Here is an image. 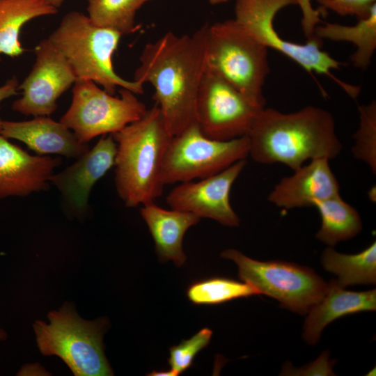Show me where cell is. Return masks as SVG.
<instances>
[{
    "label": "cell",
    "mask_w": 376,
    "mask_h": 376,
    "mask_svg": "<svg viewBox=\"0 0 376 376\" xmlns=\"http://www.w3.org/2000/svg\"><path fill=\"white\" fill-rule=\"evenodd\" d=\"M246 165V159L198 182L180 183L166 196L171 209L189 212L213 219L228 227H237L240 219L230 202L233 185Z\"/></svg>",
    "instance_id": "13"
},
{
    "label": "cell",
    "mask_w": 376,
    "mask_h": 376,
    "mask_svg": "<svg viewBox=\"0 0 376 376\" xmlns=\"http://www.w3.org/2000/svg\"><path fill=\"white\" fill-rule=\"evenodd\" d=\"M153 0H87V11L95 25L109 28L120 34L135 31L136 11L146 3Z\"/></svg>",
    "instance_id": "25"
},
{
    "label": "cell",
    "mask_w": 376,
    "mask_h": 376,
    "mask_svg": "<svg viewBox=\"0 0 376 376\" xmlns=\"http://www.w3.org/2000/svg\"><path fill=\"white\" fill-rule=\"evenodd\" d=\"M323 9H329L337 14L354 15L359 19L368 16L371 8L376 3V0H317ZM302 13L301 21L312 23L319 17V10L313 8L311 0H296Z\"/></svg>",
    "instance_id": "27"
},
{
    "label": "cell",
    "mask_w": 376,
    "mask_h": 376,
    "mask_svg": "<svg viewBox=\"0 0 376 376\" xmlns=\"http://www.w3.org/2000/svg\"><path fill=\"white\" fill-rule=\"evenodd\" d=\"M293 4H296V0H237L235 19L267 48L283 54L309 73L315 72L329 77L352 98H357L361 88L333 75L331 70H338L343 63L321 49L322 40L315 37L305 44H297L284 40L275 30L274 19L277 13Z\"/></svg>",
    "instance_id": "8"
},
{
    "label": "cell",
    "mask_w": 376,
    "mask_h": 376,
    "mask_svg": "<svg viewBox=\"0 0 376 376\" xmlns=\"http://www.w3.org/2000/svg\"><path fill=\"white\" fill-rule=\"evenodd\" d=\"M249 154L248 136L212 139L195 123L172 137L163 161L162 181L165 185L205 178L246 159Z\"/></svg>",
    "instance_id": "9"
},
{
    "label": "cell",
    "mask_w": 376,
    "mask_h": 376,
    "mask_svg": "<svg viewBox=\"0 0 376 376\" xmlns=\"http://www.w3.org/2000/svg\"><path fill=\"white\" fill-rule=\"evenodd\" d=\"M325 158L315 159L283 178L267 196L279 207L294 209L313 206L317 201L340 194V185Z\"/></svg>",
    "instance_id": "15"
},
{
    "label": "cell",
    "mask_w": 376,
    "mask_h": 376,
    "mask_svg": "<svg viewBox=\"0 0 376 376\" xmlns=\"http://www.w3.org/2000/svg\"><path fill=\"white\" fill-rule=\"evenodd\" d=\"M314 35L320 40L353 43L357 49L351 56V61L358 68L367 69L376 49V3L373 6L368 16L358 19L356 24L325 23L315 27Z\"/></svg>",
    "instance_id": "21"
},
{
    "label": "cell",
    "mask_w": 376,
    "mask_h": 376,
    "mask_svg": "<svg viewBox=\"0 0 376 376\" xmlns=\"http://www.w3.org/2000/svg\"><path fill=\"white\" fill-rule=\"evenodd\" d=\"M57 12L47 0H0V62L1 55L15 58L26 51L19 40L24 25Z\"/></svg>",
    "instance_id": "20"
},
{
    "label": "cell",
    "mask_w": 376,
    "mask_h": 376,
    "mask_svg": "<svg viewBox=\"0 0 376 376\" xmlns=\"http://www.w3.org/2000/svg\"><path fill=\"white\" fill-rule=\"evenodd\" d=\"M247 136L255 162L281 163L293 171L307 160L332 159L342 150L331 113L312 105L291 113L265 107Z\"/></svg>",
    "instance_id": "2"
},
{
    "label": "cell",
    "mask_w": 376,
    "mask_h": 376,
    "mask_svg": "<svg viewBox=\"0 0 376 376\" xmlns=\"http://www.w3.org/2000/svg\"><path fill=\"white\" fill-rule=\"evenodd\" d=\"M186 295L195 305H216L233 299L259 295L251 285L226 277L214 276L191 283Z\"/></svg>",
    "instance_id": "24"
},
{
    "label": "cell",
    "mask_w": 376,
    "mask_h": 376,
    "mask_svg": "<svg viewBox=\"0 0 376 376\" xmlns=\"http://www.w3.org/2000/svg\"><path fill=\"white\" fill-rule=\"evenodd\" d=\"M207 25L191 35L167 32L146 44L139 57L134 81L150 84L172 136L196 123V105L205 72Z\"/></svg>",
    "instance_id": "1"
},
{
    "label": "cell",
    "mask_w": 376,
    "mask_h": 376,
    "mask_svg": "<svg viewBox=\"0 0 376 376\" xmlns=\"http://www.w3.org/2000/svg\"><path fill=\"white\" fill-rule=\"evenodd\" d=\"M61 159L32 156L0 134V198L47 189Z\"/></svg>",
    "instance_id": "16"
},
{
    "label": "cell",
    "mask_w": 376,
    "mask_h": 376,
    "mask_svg": "<svg viewBox=\"0 0 376 376\" xmlns=\"http://www.w3.org/2000/svg\"><path fill=\"white\" fill-rule=\"evenodd\" d=\"M8 338L7 333L2 329L0 328V341L5 340Z\"/></svg>",
    "instance_id": "33"
},
{
    "label": "cell",
    "mask_w": 376,
    "mask_h": 376,
    "mask_svg": "<svg viewBox=\"0 0 376 376\" xmlns=\"http://www.w3.org/2000/svg\"><path fill=\"white\" fill-rule=\"evenodd\" d=\"M376 309L375 289L354 292L345 290L331 280L322 299L307 313L303 337L309 345H315L327 325L348 314Z\"/></svg>",
    "instance_id": "19"
},
{
    "label": "cell",
    "mask_w": 376,
    "mask_h": 376,
    "mask_svg": "<svg viewBox=\"0 0 376 376\" xmlns=\"http://www.w3.org/2000/svg\"><path fill=\"white\" fill-rule=\"evenodd\" d=\"M116 149L112 134H104L72 165L52 174L49 182L57 187L71 208L84 211L93 187L114 166Z\"/></svg>",
    "instance_id": "14"
},
{
    "label": "cell",
    "mask_w": 376,
    "mask_h": 376,
    "mask_svg": "<svg viewBox=\"0 0 376 376\" xmlns=\"http://www.w3.org/2000/svg\"><path fill=\"white\" fill-rule=\"evenodd\" d=\"M212 336L210 329L203 328L189 339L171 347L168 359L171 369L179 375L189 368L196 355L209 345Z\"/></svg>",
    "instance_id": "28"
},
{
    "label": "cell",
    "mask_w": 376,
    "mask_h": 376,
    "mask_svg": "<svg viewBox=\"0 0 376 376\" xmlns=\"http://www.w3.org/2000/svg\"><path fill=\"white\" fill-rule=\"evenodd\" d=\"M359 125L353 136L352 152L357 159L365 162L376 173V102L375 100L358 106Z\"/></svg>",
    "instance_id": "26"
},
{
    "label": "cell",
    "mask_w": 376,
    "mask_h": 376,
    "mask_svg": "<svg viewBox=\"0 0 376 376\" xmlns=\"http://www.w3.org/2000/svg\"><path fill=\"white\" fill-rule=\"evenodd\" d=\"M321 217V226L316 238L334 246L338 242L350 240L362 230L358 211L339 195L314 203Z\"/></svg>",
    "instance_id": "23"
},
{
    "label": "cell",
    "mask_w": 376,
    "mask_h": 376,
    "mask_svg": "<svg viewBox=\"0 0 376 376\" xmlns=\"http://www.w3.org/2000/svg\"><path fill=\"white\" fill-rule=\"evenodd\" d=\"M321 264L337 276L335 281L341 288L375 284L376 243L355 254L339 253L329 246L322 253Z\"/></svg>",
    "instance_id": "22"
},
{
    "label": "cell",
    "mask_w": 376,
    "mask_h": 376,
    "mask_svg": "<svg viewBox=\"0 0 376 376\" xmlns=\"http://www.w3.org/2000/svg\"><path fill=\"white\" fill-rule=\"evenodd\" d=\"M147 110L132 91L122 88L114 97L90 80L77 79L72 100L60 122L86 143L92 139L113 134L139 120Z\"/></svg>",
    "instance_id": "10"
},
{
    "label": "cell",
    "mask_w": 376,
    "mask_h": 376,
    "mask_svg": "<svg viewBox=\"0 0 376 376\" xmlns=\"http://www.w3.org/2000/svg\"><path fill=\"white\" fill-rule=\"evenodd\" d=\"M205 70L229 83L254 105L265 107L268 48L235 19L207 25Z\"/></svg>",
    "instance_id": "6"
},
{
    "label": "cell",
    "mask_w": 376,
    "mask_h": 376,
    "mask_svg": "<svg viewBox=\"0 0 376 376\" xmlns=\"http://www.w3.org/2000/svg\"><path fill=\"white\" fill-rule=\"evenodd\" d=\"M19 81L16 76H13L4 84L0 86V103L16 95L18 90Z\"/></svg>",
    "instance_id": "30"
},
{
    "label": "cell",
    "mask_w": 376,
    "mask_h": 376,
    "mask_svg": "<svg viewBox=\"0 0 376 376\" xmlns=\"http://www.w3.org/2000/svg\"><path fill=\"white\" fill-rule=\"evenodd\" d=\"M228 1H229V0H208L210 3H211L212 5L223 3H225V2Z\"/></svg>",
    "instance_id": "34"
},
{
    "label": "cell",
    "mask_w": 376,
    "mask_h": 376,
    "mask_svg": "<svg viewBox=\"0 0 376 376\" xmlns=\"http://www.w3.org/2000/svg\"><path fill=\"white\" fill-rule=\"evenodd\" d=\"M53 6L58 8L65 0H47Z\"/></svg>",
    "instance_id": "32"
},
{
    "label": "cell",
    "mask_w": 376,
    "mask_h": 376,
    "mask_svg": "<svg viewBox=\"0 0 376 376\" xmlns=\"http://www.w3.org/2000/svg\"><path fill=\"white\" fill-rule=\"evenodd\" d=\"M116 143L115 184L125 206L155 202L163 192L162 169L172 139L155 104L137 120L111 134Z\"/></svg>",
    "instance_id": "3"
},
{
    "label": "cell",
    "mask_w": 376,
    "mask_h": 376,
    "mask_svg": "<svg viewBox=\"0 0 376 376\" xmlns=\"http://www.w3.org/2000/svg\"><path fill=\"white\" fill-rule=\"evenodd\" d=\"M141 215L152 237L159 260H172L177 267L182 266L187 260L182 247L184 235L201 218L189 212L164 209L155 202L143 205Z\"/></svg>",
    "instance_id": "18"
},
{
    "label": "cell",
    "mask_w": 376,
    "mask_h": 376,
    "mask_svg": "<svg viewBox=\"0 0 376 376\" xmlns=\"http://www.w3.org/2000/svg\"><path fill=\"white\" fill-rule=\"evenodd\" d=\"M221 256L235 262L240 279L259 295L271 297L301 315L307 314L328 288V283L308 267L281 260L260 261L234 249L223 251Z\"/></svg>",
    "instance_id": "7"
},
{
    "label": "cell",
    "mask_w": 376,
    "mask_h": 376,
    "mask_svg": "<svg viewBox=\"0 0 376 376\" xmlns=\"http://www.w3.org/2000/svg\"><path fill=\"white\" fill-rule=\"evenodd\" d=\"M329 352H323L319 358L313 363L310 364L306 368H300L297 370L292 369L291 371H285V373L290 375H334L332 370L333 361L329 359Z\"/></svg>",
    "instance_id": "29"
},
{
    "label": "cell",
    "mask_w": 376,
    "mask_h": 376,
    "mask_svg": "<svg viewBox=\"0 0 376 376\" xmlns=\"http://www.w3.org/2000/svg\"><path fill=\"white\" fill-rule=\"evenodd\" d=\"M263 109L229 83L205 70L196 105V123L205 136L228 141L247 136Z\"/></svg>",
    "instance_id": "11"
},
{
    "label": "cell",
    "mask_w": 376,
    "mask_h": 376,
    "mask_svg": "<svg viewBox=\"0 0 376 376\" xmlns=\"http://www.w3.org/2000/svg\"><path fill=\"white\" fill-rule=\"evenodd\" d=\"M35 56L30 72L18 86L22 97L13 102L12 109L25 116H48L56 111L57 100L77 78L47 38L36 46Z\"/></svg>",
    "instance_id": "12"
},
{
    "label": "cell",
    "mask_w": 376,
    "mask_h": 376,
    "mask_svg": "<svg viewBox=\"0 0 376 376\" xmlns=\"http://www.w3.org/2000/svg\"><path fill=\"white\" fill-rule=\"evenodd\" d=\"M47 318L48 324L38 320L33 324L42 355L58 357L75 376L113 375L103 343L109 325L107 318L86 320L72 303L65 301L49 312Z\"/></svg>",
    "instance_id": "5"
},
{
    "label": "cell",
    "mask_w": 376,
    "mask_h": 376,
    "mask_svg": "<svg viewBox=\"0 0 376 376\" xmlns=\"http://www.w3.org/2000/svg\"><path fill=\"white\" fill-rule=\"evenodd\" d=\"M147 375L149 376H178V375L171 369L166 370H152Z\"/></svg>",
    "instance_id": "31"
},
{
    "label": "cell",
    "mask_w": 376,
    "mask_h": 376,
    "mask_svg": "<svg viewBox=\"0 0 376 376\" xmlns=\"http://www.w3.org/2000/svg\"><path fill=\"white\" fill-rule=\"evenodd\" d=\"M121 36L116 31L95 25L84 13L71 11L47 39L67 61L77 80L93 81L111 95L118 86L142 94L143 84L122 78L113 69L112 56Z\"/></svg>",
    "instance_id": "4"
},
{
    "label": "cell",
    "mask_w": 376,
    "mask_h": 376,
    "mask_svg": "<svg viewBox=\"0 0 376 376\" xmlns=\"http://www.w3.org/2000/svg\"><path fill=\"white\" fill-rule=\"evenodd\" d=\"M0 134L24 143L40 155L56 154L79 158L89 150L64 124L48 116L24 121L2 120Z\"/></svg>",
    "instance_id": "17"
},
{
    "label": "cell",
    "mask_w": 376,
    "mask_h": 376,
    "mask_svg": "<svg viewBox=\"0 0 376 376\" xmlns=\"http://www.w3.org/2000/svg\"><path fill=\"white\" fill-rule=\"evenodd\" d=\"M2 120H1V118H0V130H1V123H2Z\"/></svg>",
    "instance_id": "35"
}]
</instances>
